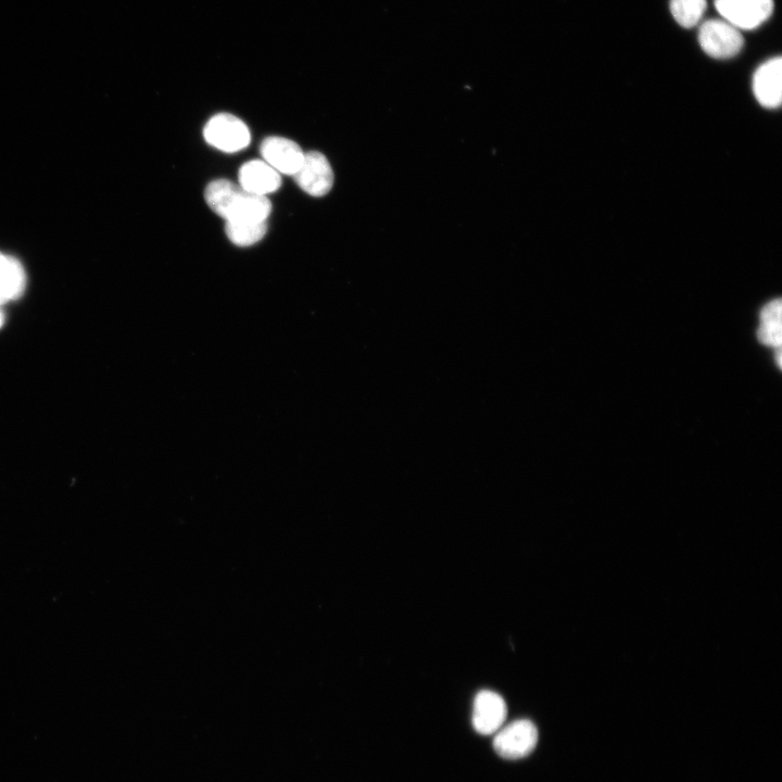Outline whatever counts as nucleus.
Segmentation results:
<instances>
[{"mask_svg": "<svg viewBox=\"0 0 782 782\" xmlns=\"http://www.w3.org/2000/svg\"><path fill=\"white\" fill-rule=\"evenodd\" d=\"M715 5L723 20L737 29H754L772 13L773 0H716Z\"/></svg>", "mask_w": 782, "mask_h": 782, "instance_id": "5", "label": "nucleus"}, {"mask_svg": "<svg viewBox=\"0 0 782 782\" xmlns=\"http://www.w3.org/2000/svg\"><path fill=\"white\" fill-rule=\"evenodd\" d=\"M3 324H4V314H3V311L0 308V328L3 326Z\"/></svg>", "mask_w": 782, "mask_h": 782, "instance_id": "15", "label": "nucleus"}, {"mask_svg": "<svg viewBox=\"0 0 782 782\" xmlns=\"http://www.w3.org/2000/svg\"><path fill=\"white\" fill-rule=\"evenodd\" d=\"M206 142L218 150L232 153L244 149L251 140L248 126L235 115L219 113L210 118L203 129Z\"/></svg>", "mask_w": 782, "mask_h": 782, "instance_id": "2", "label": "nucleus"}, {"mask_svg": "<svg viewBox=\"0 0 782 782\" xmlns=\"http://www.w3.org/2000/svg\"><path fill=\"white\" fill-rule=\"evenodd\" d=\"M207 205L226 222H263L272 211L266 195L248 192L226 179L210 182L204 190Z\"/></svg>", "mask_w": 782, "mask_h": 782, "instance_id": "1", "label": "nucleus"}, {"mask_svg": "<svg viewBox=\"0 0 782 782\" xmlns=\"http://www.w3.org/2000/svg\"><path fill=\"white\" fill-rule=\"evenodd\" d=\"M293 178L304 192L313 197H323L332 187L333 172L324 154L310 151L304 153L303 162Z\"/></svg>", "mask_w": 782, "mask_h": 782, "instance_id": "6", "label": "nucleus"}, {"mask_svg": "<svg viewBox=\"0 0 782 782\" xmlns=\"http://www.w3.org/2000/svg\"><path fill=\"white\" fill-rule=\"evenodd\" d=\"M537 743V727L530 720L521 719L500 728L494 736L493 747L503 758L518 759L529 755Z\"/></svg>", "mask_w": 782, "mask_h": 782, "instance_id": "4", "label": "nucleus"}, {"mask_svg": "<svg viewBox=\"0 0 782 782\" xmlns=\"http://www.w3.org/2000/svg\"><path fill=\"white\" fill-rule=\"evenodd\" d=\"M781 300L777 299L766 304L760 312V325L757 331L758 341L762 344L781 346Z\"/></svg>", "mask_w": 782, "mask_h": 782, "instance_id": "12", "label": "nucleus"}, {"mask_svg": "<svg viewBox=\"0 0 782 782\" xmlns=\"http://www.w3.org/2000/svg\"><path fill=\"white\" fill-rule=\"evenodd\" d=\"M706 10V0H671L670 11L674 20L683 27L695 26Z\"/></svg>", "mask_w": 782, "mask_h": 782, "instance_id": "14", "label": "nucleus"}, {"mask_svg": "<svg viewBox=\"0 0 782 782\" xmlns=\"http://www.w3.org/2000/svg\"><path fill=\"white\" fill-rule=\"evenodd\" d=\"M753 91L765 108L774 109L782 100V60L773 58L762 63L753 77Z\"/></svg>", "mask_w": 782, "mask_h": 782, "instance_id": "9", "label": "nucleus"}, {"mask_svg": "<svg viewBox=\"0 0 782 782\" xmlns=\"http://www.w3.org/2000/svg\"><path fill=\"white\" fill-rule=\"evenodd\" d=\"M698 41L709 56L729 59L736 55L743 47L740 29L724 20H708L699 28Z\"/></svg>", "mask_w": 782, "mask_h": 782, "instance_id": "3", "label": "nucleus"}, {"mask_svg": "<svg viewBox=\"0 0 782 782\" xmlns=\"http://www.w3.org/2000/svg\"><path fill=\"white\" fill-rule=\"evenodd\" d=\"M506 714L507 707L501 695L490 690L477 693L472 707V726L478 733H495L502 728Z\"/></svg>", "mask_w": 782, "mask_h": 782, "instance_id": "7", "label": "nucleus"}, {"mask_svg": "<svg viewBox=\"0 0 782 782\" xmlns=\"http://www.w3.org/2000/svg\"><path fill=\"white\" fill-rule=\"evenodd\" d=\"M225 231L236 245L248 247L258 242L267 231V222H226Z\"/></svg>", "mask_w": 782, "mask_h": 782, "instance_id": "13", "label": "nucleus"}, {"mask_svg": "<svg viewBox=\"0 0 782 782\" xmlns=\"http://www.w3.org/2000/svg\"><path fill=\"white\" fill-rule=\"evenodd\" d=\"M238 179L241 188L261 195L276 191L281 185L280 174L261 160L244 163L239 169Z\"/></svg>", "mask_w": 782, "mask_h": 782, "instance_id": "10", "label": "nucleus"}, {"mask_svg": "<svg viewBox=\"0 0 782 782\" xmlns=\"http://www.w3.org/2000/svg\"><path fill=\"white\" fill-rule=\"evenodd\" d=\"M26 288V273L22 263L0 252V305L20 299Z\"/></svg>", "mask_w": 782, "mask_h": 782, "instance_id": "11", "label": "nucleus"}, {"mask_svg": "<svg viewBox=\"0 0 782 782\" xmlns=\"http://www.w3.org/2000/svg\"><path fill=\"white\" fill-rule=\"evenodd\" d=\"M260 152L264 161L275 171L291 176L298 172L304 159L301 147L297 142L282 137L264 139Z\"/></svg>", "mask_w": 782, "mask_h": 782, "instance_id": "8", "label": "nucleus"}]
</instances>
